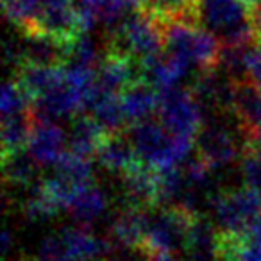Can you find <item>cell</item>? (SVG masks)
Masks as SVG:
<instances>
[{"label":"cell","mask_w":261,"mask_h":261,"mask_svg":"<svg viewBox=\"0 0 261 261\" xmlns=\"http://www.w3.org/2000/svg\"><path fill=\"white\" fill-rule=\"evenodd\" d=\"M68 140L63 129L48 120H34L33 130L27 142V152L40 167L56 165L66 152Z\"/></svg>","instance_id":"30bf717a"},{"label":"cell","mask_w":261,"mask_h":261,"mask_svg":"<svg viewBox=\"0 0 261 261\" xmlns=\"http://www.w3.org/2000/svg\"><path fill=\"white\" fill-rule=\"evenodd\" d=\"M158 116L170 135L190 140H195L204 125V109L195 93L177 86L160 93Z\"/></svg>","instance_id":"52a82bcc"},{"label":"cell","mask_w":261,"mask_h":261,"mask_svg":"<svg viewBox=\"0 0 261 261\" xmlns=\"http://www.w3.org/2000/svg\"><path fill=\"white\" fill-rule=\"evenodd\" d=\"M129 138L135 145L140 161L156 170L179 167L188 158L195 142V140L170 135L163 123L152 118L130 127Z\"/></svg>","instance_id":"3957f363"},{"label":"cell","mask_w":261,"mask_h":261,"mask_svg":"<svg viewBox=\"0 0 261 261\" xmlns=\"http://www.w3.org/2000/svg\"><path fill=\"white\" fill-rule=\"evenodd\" d=\"M16 83L20 84L25 95L31 98V102L38 100L48 91L58 88L59 84L65 83L66 73L65 65L63 66H45L36 65V63L22 61L16 66Z\"/></svg>","instance_id":"8fae6325"},{"label":"cell","mask_w":261,"mask_h":261,"mask_svg":"<svg viewBox=\"0 0 261 261\" xmlns=\"http://www.w3.org/2000/svg\"><path fill=\"white\" fill-rule=\"evenodd\" d=\"M61 207L54 202L50 195L47 193V190L41 186V182L33 186V190L29 192L27 199L22 204V213L25 215V218H29L31 222H41L47 218L54 217Z\"/></svg>","instance_id":"cb8c5ba5"},{"label":"cell","mask_w":261,"mask_h":261,"mask_svg":"<svg viewBox=\"0 0 261 261\" xmlns=\"http://www.w3.org/2000/svg\"><path fill=\"white\" fill-rule=\"evenodd\" d=\"M33 34H43L63 45H72L81 34H84L79 4L73 0H43L34 33L25 36Z\"/></svg>","instance_id":"ba28073f"},{"label":"cell","mask_w":261,"mask_h":261,"mask_svg":"<svg viewBox=\"0 0 261 261\" xmlns=\"http://www.w3.org/2000/svg\"><path fill=\"white\" fill-rule=\"evenodd\" d=\"M247 79L261 90V38L252 43L247 61Z\"/></svg>","instance_id":"4316f807"},{"label":"cell","mask_w":261,"mask_h":261,"mask_svg":"<svg viewBox=\"0 0 261 261\" xmlns=\"http://www.w3.org/2000/svg\"><path fill=\"white\" fill-rule=\"evenodd\" d=\"M145 261H174V254H143Z\"/></svg>","instance_id":"83f0119b"},{"label":"cell","mask_w":261,"mask_h":261,"mask_svg":"<svg viewBox=\"0 0 261 261\" xmlns=\"http://www.w3.org/2000/svg\"><path fill=\"white\" fill-rule=\"evenodd\" d=\"M243 2L249 6V9H252V8H256V6L261 4V0H243Z\"/></svg>","instance_id":"f546056e"},{"label":"cell","mask_w":261,"mask_h":261,"mask_svg":"<svg viewBox=\"0 0 261 261\" xmlns=\"http://www.w3.org/2000/svg\"><path fill=\"white\" fill-rule=\"evenodd\" d=\"M249 142L259 143V145H261V120H259V123H257V127H256V133H254L252 140H249Z\"/></svg>","instance_id":"f1b7e54d"},{"label":"cell","mask_w":261,"mask_h":261,"mask_svg":"<svg viewBox=\"0 0 261 261\" xmlns=\"http://www.w3.org/2000/svg\"><path fill=\"white\" fill-rule=\"evenodd\" d=\"M232 116L242 130L243 142L252 140L261 120V90L249 79L234 83Z\"/></svg>","instance_id":"4fadbf2b"},{"label":"cell","mask_w":261,"mask_h":261,"mask_svg":"<svg viewBox=\"0 0 261 261\" xmlns=\"http://www.w3.org/2000/svg\"><path fill=\"white\" fill-rule=\"evenodd\" d=\"M202 0H142V9L149 11L163 23L167 22H200Z\"/></svg>","instance_id":"e0dca14e"},{"label":"cell","mask_w":261,"mask_h":261,"mask_svg":"<svg viewBox=\"0 0 261 261\" xmlns=\"http://www.w3.org/2000/svg\"><path fill=\"white\" fill-rule=\"evenodd\" d=\"M165 52L185 59L197 72H211L218 68L222 41L204 29L202 23L167 22L163 23Z\"/></svg>","instance_id":"6da1fadb"},{"label":"cell","mask_w":261,"mask_h":261,"mask_svg":"<svg viewBox=\"0 0 261 261\" xmlns=\"http://www.w3.org/2000/svg\"><path fill=\"white\" fill-rule=\"evenodd\" d=\"M242 179L247 188L254 190L261 197V145L254 142H245L242 147L240 160Z\"/></svg>","instance_id":"d4e9b609"},{"label":"cell","mask_w":261,"mask_h":261,"mask_svg":"<svg viewBox=\"0 0 261 261\" xmlns=\"http://www.w3.org/2000/svg\"><path fill=\"white\" fill-rule=\"evenodd\" d=\"M88 109H91V116L100 125H104L109 133H120L123 125H127L125 115L122 109V100H120V95L116 93L97 90Z\"/></svg>","instance_id":"ffe728a7"},{"label":"cell","mask_w":261,"mask_h":261,"mask_svg":"<svg viewBox=\"0 0 261 261\" xmlns=\"http://www.w3.org/2000/svg\"><path fill=\"white\" fill-rule=\"evenodd\" d=\"M200 22L225 45L256 41L250 9L243 0H202Z\"/></svg>","instance_id":"5b68a950"},{"label":"cell","mask_w":261,"mask_h":261,"mask_svg":"<svg viewBox=\"0 0 261 261\" xmlns=\"http://www.w3.org/2000/svg\"><path fill=\"white\" fill-rule=\"evenodd\" d=\"M149 210L133 204H125L122 211L115 217L111 224V238L116 245L125 247L130 250L142 249L143 240H145L147 225H149Z\"/></svg>","instance_id":"7c38bea8"},{"label":"cell","mask_w":261,"mask_h":261,"mask_svg":"<svg viewBox=\"0 0 261 261\" xmlns=\"http://www.w3.org/2000/svg\"><path fill=\"white\" fill-rule=\"evenodd\" d=\"M108 135L109 130L104 125H100L93 116L77 115L68 136H66V140H68L66 150L91 160L93 156H97L98 149L108 138Z\"/></svg>","instance_id":"9a60e30c"},{"label":"cell","mask_w":261,"mask_h":261,"mask_svg":"<svg viewBox=\"0 0 261 261\" xmlns=\"http://www.w3.org/2000/svg\"><path fill=\"white\" fill-rule=\"evenodd\" d=\"M33 261H77L66 249L65 240L61 232H54L50 236H45L38 245Z\"/></svg>","instance_id":"484cf974"},{"label":"cell","mask_w":261,"mask_h":261,"mask_svg":"<svg viewBox=\"0 0 261 261\" xmlns=\"http://www.w3.org/2000/svg\"><path fill=\"white\" fill-rule=\"evenodd\" d=\"M66 210L79 224L88 225L97 220L100 215H104V211L108 210V197L98 186L91 182V185L77 190Z\"/></svg>","instance_id":"ac0fdd59"},{"label":"cell","mask_w":261,"mask_h":261,"mask_svg":"<svg viewBox=\"0 0 261 261\" xmlns=\"http://www.w3.org/2000/svg\"><path fill=\"white\" fill-rule=\"evenodd\" d=\"M106 47L123 52L143 65L165 50L163 22L145 9H136L115 27Z\"/></svg>","instance_id":"7a4b0ae2"},{"label":"cell","mask_w":261,"mask_h":261,"mask_svg":"<svg viewBox=\"0 0 261 261\" xmlns=\"http://www.w3.org/2000/svg\"><path fill=\"white\" fill-rule=\"evenodd\" d=\"M122 109L129 127L147 122L160 109V93L147 81L140 79L120 93Z\"/></svg>","instance_id":"5bb4252c"},{"label":"cell","mask_w":261,"mask_h":261,"mask_svg":"<svg viewBox=\"0 0 261 261\" xmlns=\"http://www.w3.org/2000/svg\"><path fill=\"white\" fill-rule=\"evenodd\" d=\"M34 111L2 118V158L27 149L29 135L34 125Z\"/></svg>","instance_id":"d6986e66"},{"label":"cell","mask_w":261,"mask_h":261,"mask_svg":"<svg viewBox=\"0 0 261 261\" xmlns=\"http://www.w3.org/2000/svg\"><path fill=\"white\" fill-rule=\"evenodd\" d=\"M97 261H120V259H116V257H102V259H97Z\"/></svg>","instance_id":"4dcf8cb0"},{"label":"cell","mask_w":261,"mask_h":261,"mask_svg":"<svg viewBox=\"0 0 261 261\" xmlns=\"http://www.w3.org/2000/svg\"><path fill=\"white\" fill-rule=\"evenodd\" d=\"M217 229L231 236H243L261 218V197L250 188L222 190L213 199Z\"/></svg>","instance_id":"8992f818"},{"label":"cell","mask_w":261,"mask_h":261,"mask_svg":"<svg viewBox=\"0 0 261 261\" xmlns=\"http://www.w3.org/2000/svg\"><path fill=\"white\" fill-rule=\"evenodd\" d=\"M40 165L33 160L29 152L25 154V149L13 152L9 156L2 158V170H4L6 182L13 186H29L36 179V172Z\"/></svg>","instance_id":"44dd1931"},{"label":"cell","mask_w":261,"mask_h":261,"mask_svg":"<svg viewBox=\"0 0 261 261\" xmlns=\"http://www.w3.org/2000/svg\"><path fill=\"white\" fill-rule=\"evenodd\" d=\"M97 160L100 167L113 174H125L140 161L135 145L125 133H109L108 138L100 145L97 152Z\"/></svg>","instance_id":"2e32d148"},{"label":"cell","mask_w":261,"mask_h":261,"mask_svg":"<svg viewBox=\"0 0 261 261\" xmlns=\"http://www.w3.org/2000/svg\"><path fill=\"white\" fill-rule=\"evenodd\" d=\"M197 215V211L181 204L161 206L158 213L149 215V225L140 252L174 254L177 249L185 247L190 227Z\"/></svg>","instance_id":"277c9868"},{"label":"cell","mask_w":261,"mask_h":261,"mask_svg":"<svg viewBox=\"0 0 261 261\" xmlns=\"http://www.w3.org/2000/svg\"><path fill=\"white\" fill-rule=\"evenodd\" d=\"M197 158L202 160L211 170L225 168L238 156V143L229 127L211 120L200 127L195 138Z\"/></svg>","instance_id":"9c48e42d"},{"label":"cell","mask_w":261,"mask_h":261,"mask_svg":"<svg viewBox=\"0 0 261 261\" xmlns=\"http://www.w3.org/2000/svg\"><path fill=\"white\" fill-rule=\"evenodd\" d=\"M4 13L20 31L25 34L34 33L43 0H2Z\"/></svg>","instance_id":"7402d4cb"},{"label":"cell","mask_w":261,"mask_h":261,"mask_svg":"<svg viewBox=\"0 0 261 261\" xmlns=\"http://www.w3.org/2000/svg\"><path fill=\"white\" fill-rule=\"evenodd\" d=\"M56 174L61 175L63 179H66L70 185L77 186V188L93 182L91 161L88 158L77 156L70 150H66L61 160L56 163Z\"/></svg>","instance_id":"603a6c76"}]
</instances>
